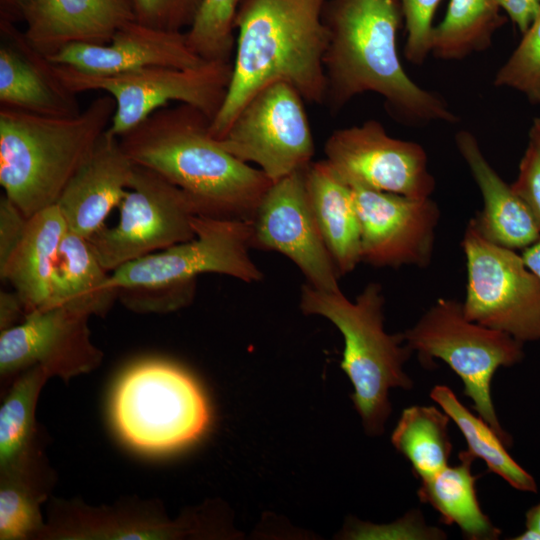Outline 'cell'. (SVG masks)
Returning <instances> with one entry per match:
<instances>
[{"label":"cell","mask_w":540,"mask_h":540,"mask_svg":"<svg viewBox=\"0 0 540 540\" xmlns=\"http://www.w3.org/2000/svg\"><path fill=\"white\" fill-rule=\"evenodd\" d=\"M323 21L328 30L325 104L331 113L373 92L405 125L458 121L440 95L420 87L405 72L397 50L403 22L397 0H327Z\"/></svg>","instance_id":"6da1fadb"},{"label":"cell","mask_w":540,"mask_h":540,"mask_svg":"<svg viewBox=\"0 0 540 540\" xmlns=\"http://www.w3.org/2000/svg\"><path fill=\"white\" fill-rule=\"evenodd\" d=\"M211 119L180 103L150 114L119 137L130 159L180 188L197 215L250 221L273 183L225 150L210 133Z\"/></svg>","instance_id":"7a4b0ae2"},{"label":"cell","mask_w":540,"mask_h":540,"mask_svg":"<svg viewBox=\"0 0 540 540\" xmlns=\"http://www.w3.org/2000/svg\"><path fill=\"white\" fill-rule=\"evenodd\" d=\"M327 0H243L236 18V52L224 102L211 121L220 139L246 102L275 82L295 88L310 103L324 104Z\"/></svg>","instance_id":"3957f363"},{"label":"cell","mask_w":540,"mask_h":540,"mask_svg":"<svg viewBox=\"0 0 540 540\" xmlns=\"http://www.w3.org/2000/svg\"><path fill=\"white\" fill-rule=\"evenodd\" d=\"M116 103L105 94L75 116L1 106L0 184L27 217L56 205L65 186L108 129Z\"/></svg>","instance_id":"277c9868"},{"label":"cell","mask_w":540,"mask_h":540,"mask_svg":"<svg viewBox=\"0 0 540 540\" xmlns=\"http://www.w3.org/2000/svg\"><path fill=\"white\" fill-rule=\"evenodd\" d=\"M195 237L110 272L117 301L137 313H166L187 306L197 277L218 273L247 283L263 278L249 255V221L195 215Z\"/></svg>","instance_id":"5b68a950"},{"label":"cell","mask_w":540,"mask_h":540,"mask_svg":"<svg viewBox=\"0 0 540 540\" xmlns=\"http://www.w3.org/2000/svg\"><path fill=\"white\" fill-rule=\"evenodd\" d=\"M383 307L382 287L375 282L366 285L353 302L341 290L322 291L309 284L301 289L302 312L327 318L343 335L341 368L354 387L351 399L364 429L373 436L384 432L391 414L389 390L413 387L403 369L413 351L403 333L385 331Z\"/></svg>","instance_id":"8992f818"},{"label":"cell","mask_w":540,"mask_h":540,"mask_svg":"<svg viewBox=\"0 0 540 540\" xmlns=\"http://www.w3.org/2000/svg\"><path fill=\"white\" fill-rule=\"evenodd\" d=\"M111 412L120 436L146 453H165L197 440L207 429V399L180 367L159 360L138 363L118 381Z\"/></svg>","instance_id":"52a82bcc"},{"label":"cell","mask_w":540,"mask_h":540,"mask_svg":"<svg viewBox=\"0 0 540 540\" xmlns=\"http://www.w3.org/2000/svg\"><path fill=\"white\" fill-rule=\"evenodd\" d=\"M403 335L423 365L440 359L459 376L474 410L510 447L512 438L502 428L492 402L491 381L500 367H511L523 359V343L470 321L462 303L450 298L437 299Z\"/></svg>","instance_id":"ba28073f"},{"label":"cell","mask_w":540,"mask_h":540,"mask_svg":"<svg viewBox=\"0 0 540 540\" xmlns=\"http://www.w3.org/2000/svg\"><path fill=\"white\" fill-rule=\"evenodd\" d=\"M51 65L70 92L77 95L99 90L114 98L116 109L107 132L118 138L171 102L191 105L212 121L224 102L232 75V61H206L192 68L148 66L114 74Z\"/></svg>","instance_id":"9c48e42d"},{"label":"cell","mask_w":540,"mask_h":540,"mask_svg":"<svg viewBox=\"0 0 540 540\" xmlns=\"http://www.w3.org/2000/svg\"><path fill=\"white\" fill-rule=\"evenodd\" d=\"M470 321L525 343L540 340V280L515 250L485 238L471 219L464 231Z\"/></svg>","instance_id":"30bf717a"},{"label":"cell","mask_w":540,"mask_h":540,"mask_svg":"<svg viewBox=\"0 0 540 540\" xmlns=\"http://www.w3.org/2000/svg\"><path fill=\"white\" fill-rule=\"evenodd\" d=\"M119 220L103 226L89 242L109 272L195 237L196 210L187 195L157 172L135 164Z\"/></svg>","instance_id":"8fae6325"},{"label":"cell","mask_w":540,"mask_h":540,"mask_svg":"<svg viewBox=\"0 0 540 540\" xmlns=\"http://www.w3.org/2000/svg\"><path fill=\"white\" fill-rule=\"evenodd\" d=\"M304 101L285 82L267 85L246 102L217 140L276 182L312 162L315 146Z\"/></svg>","instance_id":"7c38bea8"},{"label":"cell","mask_w":540,"mask_h":540,"mask_svg":"<svg viewBox=\"0 0 540 540\" xmlns=\"http://www.w3.org/2000/svg\"><path fill=\"white\" fill-rule=\"evenodd\" d=\"M324 153L325 161L349 186L411 198L431 197L434 192L424 148L391 137L376 120L333 131Z\"/></svg>","instance_id":"4fadbf2b"},{"label":"cell","mask_w":540,"mask_h":540,"mask_svg":"<svg viewBox=\"0 0 540 540\" xmlns=\"http://www.w3.org/2000/svg\"><path fill=\"white\" fill-rule=\"evenodd\" d=\"M305 168L273 182L268 188L249 221L251 244L288 257L310 286L337 292L340 274L308 199Z\"/></svg>","instance_id":"5bb4252c"},{"label":"cell","mask_w":540,"mask_h":540,"mask_svg":"<svg viewBox=\"0 0 540 540\" xmlns=\"http://www.w3.org/2000/svg\"><path fill=\"white\" fill-rule=\"evenodd\" d=\"M361 228L362 261L376 267L431 263L440 219L437 203L427 198L350 186Z\"/></svg>","instance_id":"9a60e30c"},{"label":"cell","mask_w":540,"mask_h":540,"mask_svg":"<svg viewBox=\"0 0 540 540\" xmlns=\"http://www.w3.org/2000/svg\"><path fill=\"white\" fill-rule=\"evenodd\" d=\"M89 317L64 306L27 313L20 323L1 331V376L39 365L50 377L70 379L96 368L102 352L91 341Z\"/></svg>","instance_id":"2e32d148"},{"label":"cell","mask_w":540,"mask_h":540,"mask_svg":"<svg viewBox=\"0 0 540 540\" xmlns=\"http://www.w3.org/2000/svg\"><path fill=\"white\" fill-rule=\"evenodd\" d=\"M47 60L96 74L148 66L192 68L206 62L191 49L186 32L155 29L137 21L121 27L107 44H70Z\"/></svg>","instance_id":"e0dca14e"},{"label":"cell","mask_w":540,"mask_h":540,"mask_svg":"<svg viewBox=\"0 0 540 540\" xmlns=\"http://www.w3.org/2000/svg\"><path fill=\"white\" fill-rule=\"evenodd\" d=\"M134 167L119 138L106 130L56 203L67 229L88 239L105 226L127 194Z\"/></svg>","instance_id":"ac0fdd59"},{"label":"cell","mask_w":540,"mask_h":540,"mask_svg":"<svg viewBox=\"0 0 540 540\" xmlns=\"http://www.w3.org/2000/svg\"><path fill=\"white\" fill-rule=\"evenodd\" d=\"M136 21L132 0H33L24 36L46 59L75 43L103 45Z\"/></svg>","instance_id":"d6986e66"},{"label":"cell","mask_w":540,"mask_h":540,"mask_svg":"<svg viewBox=\"0 0 540 540\" xmlns=\"http://www.w3.org/2000/svg\"><path fill=\"white\" fill-rule=\"evenodd\" d=\"M1 106L47 116H75L76 94L56 78L51 63L27 42L14 23L0 20Z\"/></svg>","instance_id":"ffe728a7"},{"label":"cell","mask_w":540,"mask_h":540,"mask_svg":"<svg viewBox=\"0 0 540 540\" xmlns=\"http://www.w3.org/2000/svg\"><path fill=\"white\" fill-rule=\"evenodd\" d=\"M456 147L483 198L482 210L472 218L488 240L513 250L525 249L540 239L531 212L490 165L476 137L467 130L455 135Z\"/></svg>","instance_id":"44dd1931"},{"label":"cell","mask_w":540,"mask_h":540,"mask_svg":"<svg viewBox=\"0 0 540 540\" xmlns=\"http://www.w3.org/2000/svg\"><path fill=\"white\" fill-rule=\"evenodd\" d=\"M67 230L56 205L33 214L20 242L0 266L1 279L12 285L27 313L49 304L57 254Z\"/></svg>","instance_id":"7402d4cb"},{"label":"cell","mask_w":540,"mask_h":540,"mask_svg":"<svg viewBox=\"0 0 540 540\" xmlns=\"http://www.w3.org/2000/svg\"><path fill=\"white\" fill-rule=\"evenodd\" d=\"M308 199L340 276L362 262L361 228L351 187L325 161L305 168Z\"/></svg>","instance_id":"603a6c76"},{"label":"cell","mask_w":540,"mask_h":540,"mask_svg":"<svg viewBox=\"0 0 540 540\" xmlns=\"http://www.w3.org/2000/svg\"><path fill=\"white\" fill-rule=\"evenodd\" d=\"M109 275L87 239L67 230L59 246L46 308L64 306L89 316H104L117 301L116 290L108 285Z\"/></svg>","instance_id":"cb8c5ba5"},{"label":"cell","mask_w":540,"mask_h":540,"mask_svg":"<svg viewBox=\"0 0 540 540\" xmlns=\"http://www.w3.org/2000/svg\"><path fill=\"white\" fill-rule=\"evenodd\" d=\"M459 464L447 466L432 477L421 480L419 500L430 505L446 525L455 524L470 540H495L501 530L482 511L476 495L478 475L472 474L475 457L467 450L458 454Z\"/></svg>","instance_id":"d4e9b609"},{"label":"cell","mask_w":540,"mask_h":540,"mask_svg":"<svg viewBox=\"0 0 540 540\" xmlns=\"http://www.w3.org/2000/svg\"><path fill=\"white\" fill-rule=\"evenodd\" d=\"M50 378L39 365L22 372L0 409V467L2 476L30 477V454L35 432V409L42 386Z\"/></svg>","instance_id":"484cf974"},{"label":"cell","mask_w":540,"mask_h":540,"mask_svg":"<svg viewBox=\"0 0 540 540\" xmlns=\"http://www.w3.org/2000/svg\"><path fill=\"white\" fill-rule=\"evenodd\" d=\"M497 0H450L442 21L433 27L430 54L451 61L482 52L506 23Z\"/></svg>","instance_id":"4316f807"},{"label":"cell","mask_w":540,"mask_h":540,"mask_svg":"<svg viewBox=\"0 0 540 540\" xmlns=\"http://www.w3.org/2000/svg\"><path fill=\"white\" fill-rule=\"evenodd\" d=\"M449 421L450 417L434 406L413 405L402 411L391 442L420 480L448 466L452 451Z\"/></svg>","instance_id":"83f0119b"},{"label":"cell","mask_w":540,"mask_h":540,"mask_svg":"<svg viewBox=\"0 0 540 540\" xmlns=\"http://www.w3.org/2000/svg\"><path fill=\"white\" fill-rule=\"evenodd\" d=\"M430 397L458 426L467 442V451L472 456L482 459L489 471L513 488L537 492L535 479L512 458L499 435L482 417L475 416L465 407L448 386L436 385Z\"/></svg>","instance_id":"f1b7e54d"},{"label":"cell","mask_w":540,"mask_h":540,"mask_svg":"<svg viewBox=\"0 0 540 540\" xmlns=\"http://www.w3.org/2000/svg\"><path fill=\"white\" fill-rule=\"evenodd\" d=\"M243 0H203L186 31L191 49L205 61H232L235 18Z\"/></svg>","instance_id":"f546056e"},{"label":"cell","mask_w":540,"mask_h":540,"mask_svg":"<svg viewBox=\"0 0 540 540\" xmlns=\"http://www.w3.org/2000/svg\"><path fill=\"white\" fill-rule=\"evenodd\" d=\"M30 478L2 476L0 489V539L19 540L42 531L39 498Z\"/></svg>","instance_id":"4dcf8cb0"},{"label":"cell","mask_w":540,"mask_h":540,"mask_svg":"<svg viewBox=\"0 0 540 540\" xmlns=\"http://www.w3.org/2000/svg\"><path fill=\"white\" fill-rule=\"evenodd\" d=\"M86 514L87 520L72 523L57 535L67 539H165L182 534L179 527L157 519L129 518L104 512L100 516L96 512L93 516Z\"/></svg>","instance_id":"1f68e13d"},{"label":"cell","mask_w":540,"mask_h":540,"mask_svg":"<svg viewBox=\"0 0 540 540\" xmlns=\"http://www.w3.org/2000/svg\"><path fill=\"white\" fill-rule=\"evenodd\" d=\"M493 83L496 87L514 89L532 104L540 105V12L497 71Z\"/></svg>","instance_id":"d6a6232c"},{"label":"cell","mask_w":540,"mask_h":540,"mask_svg":"<svg viewBox=\"0 0 540 540\" xmlns=\"http://www.w3.org/2000/svg\"><path fill=\"white\" fill-rule=\"evenodd\" d=\"M406 29L404 55L416 65H421L430 54L433 18L441 0H397Z\"/></svg>","instance_id":"836d02e7"},{"label":"cell","mask_w":540,"mask_h":540,"mask_svg":"<svg viewBox=\"0 0 540 540\" xmlns=\"http://www.w3.org/2000/svg\"><path fill=\"white\" fill-rule=\"evenodd\" d=\"M203 0H132L136 21L165 31L189 28Z\"/></svg>","instance_id":"e575fe53"},{"label":"cell","mask_w":540,"mask_h":540,"mask_svg":"<svg viewBox=\"0 0 540 540\" xmlns=\"http://www.w3.org/2000/svg\"><path fill=\"white\" fill-rule=\"evenodd\" d=\"M511 187L540 228V140L530 132L526 150L519 163L517 178Z\"/></svg>","instance_id":"d590c367"},{"label":"cell","mask_w":540,"mask_h":540,"mask_svg":"<svg viewBox=\"0 0 540 540\" xmlns=\"http://www.w3.org/2000/svg\"><path fill=\"white\" fill-rule=\"evenodd\" d=\"M28 217L5 195L0 198V266L4 265L18 243Z\"/></svg>","instance_id":"8d00e7d4"},{"label":"cell","mask_w":540,"mask_h":540,"mask_svg":"<svg viewBox=\"0 0 540 540\" xmlns=\"http://www.w3.org/2000/svg\"><path fill=\"white\" fill-rule=\"evenodd\" d=\"M497 1L522 34L528 29L536 15L540 12V0Z\"/></svg>","instance_id":"74e56055"},{"label":"cell","mask_w":540,"mask_h":540,"mask_svg":"<svg viewBox=\"0 0 540 540\" xmlns=\"http://www.w3.org/2000/svg\"><path fill=\"white\" fill-rule=\"evenodd\" d=\"M27 315L25 306L16 291L0 292V328L1 331L17 325Z\"/></svg>","instance_id":"f35d334b"},{"label":"cell","mask_w":540,"mask_h":540,"mask_svg":"<svg viewBox=\"0 0 540 540\" xmlns=\"http://www.w3.org/2000/svg\"><path fill=\"white\" fill-rule=\"evenodd\" d=\"M33 0H0L1 20L15 23L24 16Z\"/></svg>","instance_id":"ab89813d"},{"label":"cell","mask_w":540,"mask_h":540,"mask_svg":"<svg viewBox=\"0 0 540 540\" xmlns=\"http://www.w3.org/2000/svg\"><path fill=\"white\" fill-rule=\"evenodd\" d=\"M526 529L515 540H540V503L531 507L525 515Z\"/></svg>","instance_id":"60d3db41"},{"label":"cell","mask_w":540,"mask_h":540,"mask_svg":"<svg viewBox=\"0 0 540 540\" xmlns=\"http://www.w3.org/2000/svg\"><path fill=\"white\" fill-rule=\"evenodd\" d=\"M527 267L538 277L540 280V239L523 249L521 254Z\"/></svg>","instance_id":"b9f144b4"},{"label":"cell","mask_w":540,"mask_h":540,"mask_svg":"<svg viewBox=\"0 0 540 540\" xmlns=\"http://www.w3.org/2000/svg\"><path fill=\"white\" fill-rule=\"evenodd\" d=\"M529 132L534 134L540 140V117L533 119Z\"/></svg>","instance_id":"7bdbcfd3"}]
</instances>
